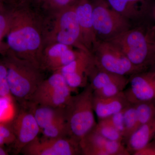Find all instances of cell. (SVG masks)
Wrapping results in <instances>:
<instances>
[{
	"label": "cell",
	"instance_id": "2e32d148",
	"mask_svg": "<svg viewBox=\"0 0 155 155\" xmlns=\"http://www.w3.org/2000/svg\"><path fill=\"white\" fill-rule=\"evenodd\" d=\"M74 8L83 44L91 52L98 40L93 21L91 1L79 0L74 5Z\"/></svg>",
	"mask_w": 155,
	"mask_h": 155
},
{
	"label": "cell",
	"instance_id": "8d00e7d4",
	"mask_svg": "<svg viewBox=\"0 0 155 155\" xmlns=\"http://www.w3.org/2000/svg\"><path fill=\"white\" fill-rule=\"evenodd\" d=\"M7 1V2H8V1H11V0H6Z\"/></svg>",
	"mask_w": 155,
	"mask_h": 155
},
{
	"label": "cell",
	"instance_id": "484cf974",
	"mask_svg": "<svg viewBox=\"0 0 155 155\" xmlns=\"http://www.w3.org/2000/svg\"><path fill=\"white\" fill-rule=\"evenodd\" d=\"M93 129L97 133L108 140L124 143V138L120 132L103 120H99Z\"/></svg>",
	"mask_w": 155,
	"mask_h": 155
},
{
	"label": "cell",
	"instance_id": "4dcf8cb0",
	"mask_svg": "<svg viewBox=\"0 0 155 155\" xmlns=\"http://www.w3.org/2000/svg\"><path fill=\"white\" fill-rule=\"evenodd\" d=\"M133 155H155V138L144 147L134 153Z\"/></svg>",
	"mask_w": 155,
	"mask_h": 155
},
{
	"label": "cell",
	"instance_id": "9a60e30c",
	"mask_svg": "<svg viewBox=\"0 0 155 155\" xmlns=\"http://www.w3.org/2000/svg\"><path fill=\"white\" fill-rule=\"evenodd\" d=\"M10 124L16 137L13 144L17 153L21 152L22 149L36 138L41 132L34 116L29 110H20Z\"/></svg>",
	"mask_w": 155,
	"mask_h": 155
},
{
	"label": "cell",
	"instance_id": "1f68e13d",
	"mask_svg": "<svg viewBox=\"0 0 155 155\" xmlns=\"http://www.w3.org/2000/svg\"><path fill=\"white\" fill-rule=\"evenodd\" d=\"M23 1L28 3L31 5L41 8V6L45 2L46 0H23Z\"/></svg>",
	"mask_w": 155,
	"mask_h": 155
},
{
	"label": "cell",
	"instance_id": "52a82bcc",
	"mask_svg": "<svg viewBox=\"0 0 155 155\" xmlns=\"http://www.w3.org/2000/svg\"><path fill=\"white\" fill-rule=\"evenodd\" d=\"M91 53L96 66L105 71L126 76L144 71L134 65L125 54L110 41L98 40Z\"/></svg>",
	"mask_w": 155,
	"mask_h": 155
},
{
	"label": "cell",
	"instance_id": "9c48e42d",
	"mask_svg": "<svg viewBox=\"0 0 155 155\" xmlns=\"http://www.w3.org/2000/svg\"><path fill=\"white\" fill-rule=\"evenodd\" d=\"M25 155H81L79 142L70 137L60 138H47L38 137L21 150Z\"/></svg>",
	"mask_w": 155,
	"mask_h": 155
},
{
	"label": "cell",
	"instance_id": "30bf717a",
	"mask_svg": "<svg viewBox=\"0 0 155 155\" xmlns=\"http://www.w3.org/2000/svg\"><path fill=\"white\" fill-rule=\"evenodd\" d=\"M129 81L127 76L105 71L95 64L90 74L88 84L92 89L94 96L105 98L114 96L124 91Z\"/></svg>",
	"mask_w": 155,
	"mask_h": 155
},
{
	"label": "cell",
	"instance_id": "83f0119b",
	"mask_svg": "<svg viewBox=\"0 0 155 155\" xmlns=\"http://www.w3.org/2000/svg\"><path fill=\"white\" fill-rule=\"evenodd\" d=\"M0 96L14 97L9 88L8 69L2 59L0 60Z\"/></svg>",
	"mask_w": 155,
	"mask_h": 155
},
{
	"label": "cell",
	"instance_id": "836d02e7",
	"mask_svg": "<svg viewBox=\"0 0 155 155\" xmlns=\"http://www.w3.org/2000/svg\"><path fill=\"white\" fill-rule=\"evenodd\" d=\"M7 3L6 0H0V9L2 8Z\"/></svg>",
	"mask_w": 155,
	"mask_h": 155
},
{
	"label": "cell",
	"instance_id": "d6a6232c",
	"mask_svg": "<svg viewBox=\"0 0 155 155\" xmlns=\"http://www.w3.org/2000/svg\"><path fill=\"white\" fill-rule=\"evenodd\" d=\"M8 155V154L7 151L3 148V146L0 145V155Z\"/></svg>",
	"mask_w": 155,
	"mask_h": 155
},
{
	"label": "cell",
	"instance_id": "74e56055",
	"mask_svg": "<svg viewBox=\"0 0 155 155\" xmlns=\"http://www.w3.org/2000/svg\"><path fill=\"white\" fill-rule=\"evenodd\" d=\"M153 64H154V65H155V69H154V70H155V62H154V63Z\"/></svg>",
	"mask_w": 155,
	"mask_h": 155
},
{
	"label": "cell",
	"instance_id": "8fae6325",
	"mask_svg": "<svg viewBox=\"0 0 155 155\" xmlns=\"http://www.w3.org/2000/svg\"><path fill=\"white\" fill-rule=\"evenodd\" d=\"M95 66L92 54L81 50L76 59L58 70L73 92L84 88L88 84L89 77Z\"/></svg>",
	"mask_w": 155,
	"mask_h": 155
},
{
	"label": "cell",
	"instance_id": "8992f818",
	"mask_svg": "<svg viewBox=\"0 0 155 155\" xmlns=\"http://www.w3.org/2000/svg\"><path fill=\"white\" fill-rule=\"evenodd\" d=\"M92 17L97 40L108 41L132 28L130 20L112 8L106 0H93Z\"/></svg>",
	"mask_w": 155,
	"mask_h": 155
},
{
	"label": "cell",
	"instance_id": "e0dca14e",
	"mask_svg": "<svg viewBox=\"0 0 155 155\" xmlns=\"http://www.w3.org/2000/svg\"><path fill=\"white\" fill-rule=\"evenodd\" d=\"M124 92L114 96L100 98L94 96V110L99 120L106 119L124 110L130 105Z\"/></svg>",
	"mask_w": 155,
	"mask_h": 155
},
{
	"label": "cell",
	"instance_id": "6da1fadb",
	"mask_svg": "<svg viewBox=\"0 0 155 155\" xmlns=\"http://www.w3.org/2000/svg\"><path fill=\"white\" fill-rule=\"evenodd\" d=\"M8 3L11 11L6 36L8 48L19 58L41 68L47 16L41 9L23 0H11Z\"/></svg>",
	"mask_w": 155,
	"mask_h": 155
},
{
	"label": "cell",
	"instance_id": "f1b7e54d",
	"mask_svg": "<svg viewBox=\"0 0 155 155\" xmlns=\"http://www.w3.org/2000/svg\"><path fill=\"white\" fill-rule=\"evenodd\" d=\"M112 115L106 119H101L113 126L123 136L124 138V123L123 111Z\"/></svg>",
	"mask_w": 155,
	"mask_h": 155
},
{
	"label": "cell",
	"instance_id": "603a6c76",
	"mask_svg": "<svg viewBox=\"0 0 155 155\" xmlns=\"http://www.w3.org/2000/svg\"><path fill=\"white\" fill-rule=\"evenodd\" d=\"M11 11L9 3L0 9V54L2 55L8 49L3 39L7 35L10 23Z\"/></svg>",
	"mask_w": 155,
	"mask_h": 155
},
{
	"label": "cell",
	"instance_id": "5b68a950",
	"mask_svg": "<svg viewBox=\"0 0 155 155\" xmlns=\"http://www.w3.org/2000/svg\"><path fill=\"white\" fill-rule=\"evenodd\" d=\"M45 45L58 42L86 51L74 6L51 16H48Z\"/></svg>",
	"mask_w": 155,
	"mask_h": 155
},
{
	"label": "cell",
	"instance_id": "ba28073f",
	"mask_svg": "<svg viewBox=\"0 0 155 155\" xmlns=\"http://www.w3.org/2000/svg\"><path fill=\"white\" fill-rule=\"evenodd\" d=\"M73 92L60 71L43 81L29 101L32 104L54 107H65Z\"/></svg>",
	"mask_w": 155,
	"mask_h": 155
},
{
	"label": "cell",
	"instance_id": "7c38bea8",
	"mask_svg": "<svg viewBox=\"0 0 155 155\" xmlns=\"http://www.w3.org/2000/svg\"><path fill=\"white\" fill-rule=\"evenodd\" d=\"M81 51L60 43L48 44L42 53L41 68L44 71H58L75 60Z\"/></svg>",
	"mask_w": 155,
	"mask_h": 155
},
{
	"label": "cell",
	"instance_id": "4316f807",
	"mask_svg": "<svg viewBox=\"0 0 155 155\" xmlns=\"http://www.w3.org/2000/svg\"><path fill=\"white\" fill-rule=\"evenodd\" d=\"M13 98L0 96V123L10 124L17 115Z\"/></svg>",
	"mask_w": 155,
	"mask_h": 155
},
{
	"label": "cell",
	"instance_id": "d590c367",
	"mask_svg": "<svg viewBox=\"0 0 155 155\" xmlns=\"http://www.w3.org/2000/svg\"><path fill=\"white\" fill-rule=\"evenodd\" d=\"M128 1H130V2H133L135 3L137 2L139 0H128Z\"/></svg>",
	"mask_w": 155,
	"mask_h": 155
},
{
	"label": "cell",
	"instance_id": "3957f363",
	"mask_svg": "<svg viewBox=\"0 0 155 155\" xmlns=\"http://www.w3.org/2000/svg\"><path fill=\"white\" fill-rule=\"evenodd\" d=\"M94 94L89 84L81 92L72 96L65 107V116L69 137L78 142L96 125L93 100Z\"/></svg>",
	"mask_w": 155,
	"mask_h": 155
},
{
	"label": "cell",
	"instance_id": "44dd1931",
	"mask_svg": "<svg viewBox=\"0 0 155 155\" xmlns=\"http://www.w3.org/2000/svg\"><path fill=\"white\" fill-rule=\"evenodd\" d=\"M110 7L126 19L131 21L138 16L134 4L128 0H106Z\"/></svg>",
	"mask_w": 155,
	"mask_h": 155
},
{
	"label": "cell",
	"instance_id": "ac0fdd59",
	"mask_svg": "<svg viewBox=\"0 0 155 155\" xmlns=\"http://www.w3.org/2000/svg\"><path fill=\"white\" fill-rule=\"evenodd\" d=\"M23 105L28 108L36 120L41 132L42 129L59 119L66 118L65 107H54L30 102Z\"/></svg>",
	"mask_w": 155,
	"mask_h": 155
},
{
	"label": "cell",
	"instance_id": "e575fe53",
	"mask_svg": "<svg viewBox=\"0 0 155 155\" xmlns=\"http://www.w3.org/2000/svg\"><path fill=\"white\" fill-rule=\"evenodd\" d=\"M5 145V143H4L3 140L2 139V138H1V137H0V145L3 146Z\"/></svg>",
	"mask_w": 155,
	"mask_h": 155
},
{
	"label": "cell",
	"instance_id": "f546056e",
	"mask_svg": "<svg viewBox=\"0 0 155 155\" xmlns=\"http://www.w3.org/2000/svg\"><path fill=\"white\" fill-rule=\"evenodd\" d=\"M0 137L5 145L14 144L16 137L11 124L0 123Z\"/></svg>",
	"mask_w": 155,
	"mask_h": 155
},
{
	"label": "cell",
	"instance_id": "5bb4252c",
	"mask_svg": "<svg viewBox=\"0 0 155 155\" xmlns=\"http://www.w3.org/2000/svg\"><path fill=\"white\" fill-rule=\"evenodd\" d=\"M129 87L124 93L130 104L155 101V70L130 75Z\"/></svg>",
	"mask_w": 155,
	"mask_h": 155
},
{
	"label": "cell",
	"instance_id": "d6986e66",
	"mask_svg": "<svg viewBox=\"0 0 155 155\" xmlns=\"http://www.w3.org/2000/svg\"><path fill=\"white\" fill-rule=\"evenodd\" d=\"M155 138V118L139 126L133 132L125 145L130 155L147 145Z\"/></svg>",
	"mask_w": 155,
	"mask_h": 155
},
{
	"label": "cell",
	"instance_id": "4fadbf2b",
	"mask_svg": "<svg viewBox=\"0 0 155 155\" xmlns=\"http://www.w3.org/2000/svg\"><path fill=\"white\" fill-rule=\"evenodd\" d=\"M82 155H130L122 142L108 140L94 129L79 142Z\"/></svg>",
	"mask_w": 155,
	"mask_h": 155
},
{
	"label": "cell",
	"instance_id": "7402d4cb",
	"mask_svg": "<svg viewBox=\"0 0 155 155\" xmlns=\"http://www.w3.org/2000/svg\"><path fill=\"white\" fill-rule=\"evenodd\" d=\"M41 132L45 138H60L69 137L65 118L53 122L42 129Z\"/></svg>",
	"mask_w": 155,
	"mask_h": 155
},
{
	"label": "cell",
	"instance_id": "7a4b0ae2",
	"mask_svg": "<svg viewBox=\"0 0 155 155\" xmlns=\"http://www.w3.org/2000/svg\"><path fill=\"white\" fill-rule=\"evenodd\" d=\"M2 55L8 69L11 94L24 105L29 101L38 87L45 79L44 71L30 61L19 58L9 49Z\"/></svg>",
	"mask_w": 155,
	"mask_h": 155
},
{
	"label": "cell",
	"instance_id": "ffe728a7",
	"mask_svg": "<svg viewBox=\"0 0 155 155\" xmlns=\"http://www.w3.org/2000/svg\"><path fill=\"white\" fill-rule=\"evenodd\" d=\"M123 117L124 123V143H125L129 137L140 126L135 106L134 104H130V105L124 109Z\"/></svg>",
	"mask_w": 155,
	"mask_h": 155
},
{
	"label": "cell",
	"instance_id": "cb8c5ba5",
	"mask_svg": "<svg viewBox=\"0 0 155 155\" xmlns=\"http://www.w3.org/2000/svg\"><path fill=\"white\" fill-rule=\"evenodd\" d=\"M79 0H46L41 9L47 16H51L75 5Z\"/></svg>",
	"mask_w": 155,
	"mask_h": 155
},
{
	"label": "cell",
	"instance_id": "d4e9b609",
	"mask_svg": "<svg viewBox=\"0 0 155 155\" xmlns=\"http://www.w3.org/2000/svg\"><path fill=\"white\" fill-rule=\"evenodd\" d=\"M134 104L140 126L155 118V101L142 102Z\"/></svg>",
	"mask_w": 155,
	"mask_h": 155
},
{
	"label": "cell",
	"instance_id": "277c9868",
	"mask_svg": "<svg viewBox=\"0 0 155 155\" xmlns=\"http://www.w3.org/2000/svg\"><path fill=\"white\" fill-rule=\"evenodd\" d=\"M108 41L119 48L134 65L145 71L155 62V42L140 28H132Z\"/></svg>",
	"mask_w": 155,
	"mask_h": 155
}]
</instances>
